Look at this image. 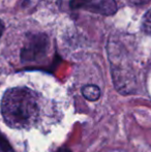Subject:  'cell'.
I'll list each match as a JSON object with an SVG mask.
<instances>
[{"mask_svg": "<svg viewBox=\"0 0 151 152\" xmlns=\"http://www.w3.org/2000/svg\"><path fill=\"white\" fill-rule=\"evenodd\" d=\"M3 120L12 128L33 126L39 115L34 92L27 87H14L5 91L1 100Z\"/></svg>", "mask_w": 151, "mask_h": 152, "instance_id": "cell-1", "label": "cell"}, {"mask_svg": "<svg viewBox=\"0 0 151 152\" xmlns=\"http://www.w3.org/2000/svg\"><path fill=\"white\" fill-rule=\"evenodd\" d=\"M50 47L49 37L44 33L32 34L27 38L22 51L21 60L23 62H33L42 59L47 55Z\"/></svg>", "mask_w": 151, "mask_h": 152, "instance_id": "cell-2", "label": "cell"}, {"mask_svg": "<svg viewBox=\"0 0 151 152\" xmlns=\"http://www.w3.org/2000/svg\"><path fill=\"white\" fill-rule=\"evenodd\" d=\"M71 10H84L103 16H113L118 10L115 0H69Z\"/></svg>", "mask_w": 151, "mask_h": 152, "instance_id": "cell-3", "label": "cell"}, {"mask_svg": "<svg viewBox=\"0 0 151 152\" xmlns=\"http://www.w3.org/2000/svg\"><path fill=\"white\" fill-rule=\"evenodd\" d=\"M82 94L86 99L95 102L101 96V89L96 85H86L82 88Z\"/></svg>", "mask_w": 151, "mask_h": 152, "instance_id": "cell-4", "label": "cell"}, {"mask_svg": "<svg viewBox=\"0 0 151 152\" xmlns=\"http://www.w3.org/2000/svg\"><path fill=\"white\" fill-rule=\"evenodd\" d=\"M142 30L144 33L151 35V8L145 12L142 19Z\"/></svg>", "mask_w": 151, "mask_h": 152, "instance_id": "cell-5", "label": "cell"}, {"mask_svg": "<svg viewBox=\"0 0 151 152\" xmlns=\"http://www.w3.org/2000/svg\"><path fill=\"white\" fill-rule=\"evenodd\" d=\"M135 4H145L147 2H149L150 0H131Z\"/></svg>", "mask_w": 151, "mask_h": 152, "instance_id": "cell-6", "label": "cell"}, {"mask_svg": "<svg viewBox=\"0 0 151 152\" xmlns=\"http://www.w3.org/2000/svg\"><path fill=\"white\" fill-rule=\"evenodd\" d=\"M3 31H4V24H3V22L0 20V37H1L2 34H3Z\"/></svg>", "mask_w": 151, "mask_h": 152, "instance_id": "cell-7", "label": "cell"}, {"mask_svg": "<svg viewBox=\"0 0 151 152\" xmlns=\"http://www.w3.org/2000/svg\"><path fill=\"white\" fill-rule=\"evenodd\" d=\"M56 152H71V151L69 148H66V147H62V148H59Z\"/></svg>", "mask_w": 151, "mask_h": 152, "instance_id": "cell-8", "label": "cell"}]
</instances>
